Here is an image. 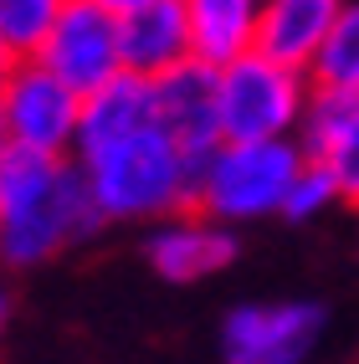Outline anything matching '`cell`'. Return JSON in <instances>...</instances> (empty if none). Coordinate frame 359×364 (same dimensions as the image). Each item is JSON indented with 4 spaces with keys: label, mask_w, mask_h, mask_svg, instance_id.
<instances>
[{
    "label": "cell",
    "mask_w": 359,
    "mask_h": 364,
    "mask_svg": "<svg viewBox=\"0 0 359 364\" xmlns=\"http://www.w3.org/2000/svg\"><path fill=\"white\" fill-rule=\"evenodd\" d=\"M0 154H6V139H0Z\"/></svg>",
    "instance_id": "cell-21"
},
{
    "label": "cell",
    "mask_w": 359,
    "mask_h": 364,
    "mask_svg": "<svg viewBox=\"0 0 359 364\" xmlns=\"http://www.w3.org/2000/svg\"><path fill=\"white\" fill-rule=\"evenodd\" d=\"M11 323V298H6V287H0V328Z\"/></svg>",
    "instance_id": "cell-18"
},
{
    "label": "cell",
    "mask_w": 359,
    "mask_h": 364,
    "mask_svg": "<svg viewBox=\"0 0 359 364\" xmlns=\"http://www.w3.org/2000/svg\"><path fill=\"white\" fill-rule=\"evenodd\" d=\"M118 57L134 77H159L190 57L185 0H139L118 11Z\"/></svg>",
    "instance_id": "cell-10"
},
{
    "label": "cell",
    "mask_w": 359,
    "mask_h": 364,
    "mask_svg": "<svg viewBox=\"0 0 359 364\" xmlns=\"http://www.w3.org/2000/svg\"><path fill=\"white\" fill-rule=\"evenodd\" d=\"M77 108V92L62 87L36 57H21L0 82V139H6V149L26 154H72Z\"/></svg>",
    "instance_id": "cell-5"
},
{
    "label": "cell",
    "mask_w": 359,
    "mask_h": 364,
    "mask_svg": "<svg viewBox=\"0 0 359 364\" xmlns=\"http://www.w3.org/2000/svg\"><path fill=\"white\" fill-rule=\"evenodd\" d=\"M103 6H108V11L118 16V11H129V6H139V0H103Z\"/></svg>",
    "instance_id": "cell-20"
},
{
    "label": "cell",
    "mask_w": 359,
    "mask_h": 364,
    "mask_svg": "<svg viewBox=\"0 0 359 364\" xmlns=\"http://www.w3.org/2000/svg\"><path fill=\"white\" fill-rule=\"evenodd\" d=\"M149 92H154V124L180 149L210 154L221 144V134H215V67L185 57L180 67L149 77Z\"/></svg>",
    "instance_id": "cell-9"
},
{
    "label": "cell",
    "mask_w": 359,
    "mask_h": 364,
    "mask_svg": "<svg viewBox=\"0 0 359 364\" xmlns=\"http://www.w3.org/2000/svg\"><path fill=\"white\" fill-rule=\"evenodd\" d=\"M308 77L262 52H242L215 67V134L221 144H262L293 139L308 103Z\"/></svg>",
    "instance_id": "cell-3"
},
{
    "label": "cell",
    "mask_w": 359,
    "mask_h": 364,
    "mask_svg": "<svg viewBox=\"0 0 359 364\" xmlns=\"http://www.w3.org/2000/svg\"><path fill=\"white\" fill-rule=\"evenodd\" d=\"M36 62L62 87L87 98L92 87H103L108 77L124 72V57H118V16L103 0H62L52 31L36 46Z\"/></svg>",
    "instance_id": "cell-6"
},
{
    "label": "cell",
    "mask_w": 359,
    "mask_h": 364,
    "mask_svg": "<svg viewBox=\"0 0 359 364\" xmlns=\"http://www.w3.org/2000/svg\"><path fill=\"white\" fill-rule=\"evenodd\" d=\"M242 252L236 241V226H221L200 210H175L149 221V236H144V262L154 267L164 282H200L226 272Z\"/></svg>",
    "instance_id": "cell-8"
},
{
    "label": "cell",
    "mask_w": 359,
    "mask_h": 364,
    "mask_svg": "<svg viewBox=\"0 0 359 364\" xmlns=\"http://www.w3.org/2000/svg\"><path fill=\"white\" fill-rule=\"evenodd\" d=\"M11 62H16V57L6 52V46H0V82H6V72H11Z\"/></svg>",
    "instance_id": "cell-19"
},
{
    "label": "cell",
    "mask_w": 359,
    "mask_h": 364,
    "mask_svg": "<svg viewBox=\"0 0 359 364\" xmlns=\"http://www.w3.org/2000/svg\"><path fill=\"white\" fill-rule=\"evenodd\" d=\"M103 215L72 154H0V267H41L57 252L98 236Z\"/></svg>",
    "instance_id": "cell-1"
},
{
    "label": "cell",
    "mask_w": 359,
    "mask_h": 364,
    "mask_svg": "<svg viewBox=\"0 0 359 364\" xmlns=\"http://www.w3.org/2000/svg\"><path fill=\"white\" fill-rule=\"evenodd\" d=\"M323 333V308L308 298L287 303H242L221 323L226 364H308Z\"/></svg>",
    "instance_id": "cell-7"
},
{
    "label": "cell",
    "mask_w": 359,
    "mask_h": 364,
    "mask_svg": "<svg viewBox=\"0 0 359 364\" xmlns=\"http://www.w3.org/2000/svg\"><path fill=\"white\" fill-rule=\"evenodd\" d=\"M303 149L293 139H262V144H215L200 175L195 210L221 226H247L277 215L287 180L298 175Z\"/></svg>",
    "instance_id": "cell-4"
},
{
    "label": "cell",
    "mask_w": 359,
    "mask_h": 364,
    "mask_svg": "<svg viewBox=\"0 0 359 364\" xmlns=\"http://www.w3.org/2000/svg\"><path fill=\"white\" fill-rule=\"evenodd\" d=\"M303 77H308L314 92H344V98H359V0H344V11L333 16V26L318 41L314 62L303 67Z\"/></svg>",
    "instance_id": "cell-14"
},
{
    "label": "cell",
    "mask_w": 359,
    "mask_h": 364,
    "mask_svg": "<svg viewBox=\"0 0 359 364\" xmlns=\"http://www.w3.org/2000/svg\"><path fill=\"white\" fill-rule=\"evenodd\" d=\"M57 11H62V0H0V46H6L16 62L36 57V46L52 31Z\"/></svg>",
    "instance_id": "cell-15"
},
{
    "label": "cell",
    "mask_w": 359,
    "mask_h": 364,
    "mask_svg": "<svg viewBox=\"0 0 359 364\" xmlns=\"http://www.w3.org/2000/svg\"><path fill=\"white\" fill-rule=\"evenodd\" d=\"M314 164L328 169V180H333V190H339V200L359 210V103L349 108L344 124L328 134V144L314 154Z\"/></svg>",
    "instance_id": "cell-16"
},
{
    "label": "cell",
    "mask_w": 359,
    "mask_h": 364,
    "mask_svg": "<svg viewBox=\"0 0 359 364\" xmlns=\"http://www.w3.org/2000/svg\"><path fill=\"white\" fill-rule=\"evenodd\" d=\"M257 16L262 0H185L190 21V57L205 67H226L257 46Z\"/></svg>",
    "instance_id": "cell-13"
},
{
    "label": "cell",
    "mask_w": 359,
    "mask_h": 364,
    "mask_svg": "<svg viewBox=\"0 0 359 364\" xmlns=\"http://www.w3.org/2000/svg\"><path fill=\"white\" fill-rule=\"evenodd\" d=\"M328 205H339V190H333L328 169L314 164V159H303L298 175L287 180V196H282L277 215H282V221H314V215H323Z\"/></svg>",
    "instance_id": "cell-17"
},
{
    "label": "cell",
    "mask_w": 359,
    "mask_h": 364,
    "mask_svg": "<svg viewBox=\"0 0 359 364\" xmlns=\"http://www.w3.org/2000/svg\"><path fill=\"white\" fill-rule=\"evenodd\" d=\"M154 124V92L149 77H134V72H118L103 87H92L82 108H77V139H72V154H87L98 144H113L134 129Z\"/></svg>",
    "instance_id": "cell-12"
},
{
    "label": "cell",
    "mask_w": 359,
    "mask_h": 364,
    "mask_svg": "<svg viewBox=\"0 0 359 364\" xmlns=\"http://www.w3.org/2000/svg\"><path fill=\"white\" fill-rule=\"evenodd\" d=\"M72 159H77L87 196L108 226V221H159L175 210H195L210 154H190L159 124H149Z\"/></svg>",
    "instance_id": "cell-2"
},
{
    "label": "cell",
    "mask_w": 359,
    "mask_h": 364,
    "mask_svg": "<svg viewBox=\"0 0 359 364\" xmlns=\"http://www.w3.org/2000/svg\"><path fill=\"white\" fill-rule=\"evenodd\" d=\"M339 11H344V0H262L252 52L303 72L308 62H314L318 41L328 36V26H333Z\"/></svg>",
    "instance_id": "cell-11"
}]
</instances>
